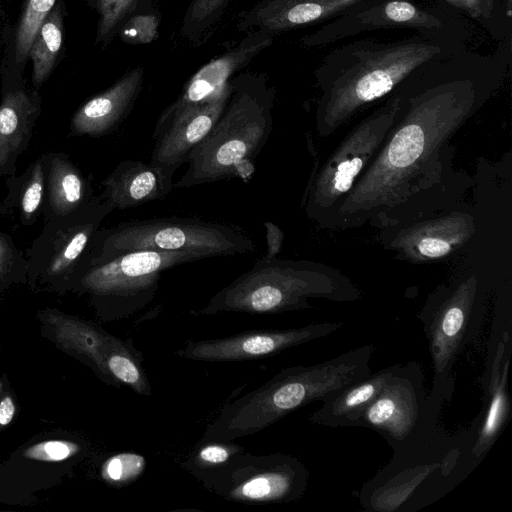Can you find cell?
<instances>
[{"instance_id": "obj_1", "label": "cell", "mask_w": 512, "mask_h": 512, "mask_svg": "<svg viewBox=\"0 0 512 512\" xmlns=\"http://www.w3.org/2000/svg\"><path fill=\"white\" fill-rule=\"evenodd\" d=\"M512 63V39L488 54L461 50L422 67L395 90L398 118L372 161L332 216L349 227L408 199L440 148L501 87Z\"/></svg>"}, {"instance_id": "obj_2", "label": "cell", "mask_w": 512, "mask_h": 512, "mask_svg": "<svg viewBox=\"0 0 512 512\" xmlns=\"http://www.w3.org/2000/svg\"><path fill=\"white\" fill-rule=\"evenodd\" d=\"M466 48L414 33L396 41L357 39L331 50L314 73L321 91L316 110L319 135L329 136L422 67Z\"/></svg>"}, {"instance_id": "obj_3", "label": "cell", "mask_w": 512, "mask_h": 512, "mask_svg": "<svg viewBox=\"0 0 512 512\" xmlns=\"http://www.w3.org/2000/svg\"><path fill=\"white\" fill-rule=\"evenodd\" d=\"M374 344H365L313 365L281 369L258 388L225 405L207 426L204 440L232 441L256 434L311 402L324 401L371 374Z\"/></svg>"}, {"instance_id": "obj_4", "label": "cell", "mask_w": 512, "mask_h": 512, "mask_svg": "<svg viewBox=\"0 0 512 512\" xmlns=\"http://www.w3.org/2000/svg\"><path fill=\"white\" fill-rule=\"evenodd\" d=\"M232 92L220 117L190 152L184 175L173 188L213 183L254 172V160L272 131L276 91L260 74H242L231 82Z\"/></svg>"}, {"instance_id": "obj_5", "label": "cell", "mask_w": 512, "mask_h": 512, "mask_svg": "<svg viewBox=\"0 0 512 512\" xmlns=\"http://www.w3.org/2000/svg\"><path fill=\"white\" fill-rule=\"evenodd\" d=\"M310 297L353 301L359 293L349 282L324 274L313 264L261 257L212 296L204 308L191 313L277 314L310 308Z\"/></svg>"}, {"instance_id": "obj_6", "label": "cell", "mask_w": 512, "mask_h": 512, "mask_svg": "<svg viewBox=\"0 0 512 512\" xmlns=\"http://www.w3.org/2000/svg\"><path fill=\"white\" fill-rule=\"evenodd\" d=\"M140 250L189 252L210 258L253 253L256 246L239 227L199 218L131 220L97 230L90 243L87 270L121 254Z\"/></svg>"}, {"instance_id": "obj_7", "label": "cell", "mask_w": 512, "mask_h": 512, "mask_svg": "<svg viewBox=\"0 0 512 512\" xmlns=\"http://www.w3.org/2000/svg\"><path fill=\"white\" fill-rule=\"evenodd\" d=\"M381 29H408L429 38L458 42L472 41L471 23L434 0H362L304 35L300 43L322 47L356 35Z\"/></svg>"}, {"instance_id": "obj_8", "label": "cell", "mask_w": 512, "mask_h": 512, "mask_svg": "<svg viewBox=\"0 0 512 512\" xmlns=\"http://www.w3.org/2000/svg\"><path fill=\"white\" fill-rule=\"evenodd\" d=\"M469 434L449 438L436 433L417 445L394 451L389 463L363 485V509L395 512L413 497L422 496L424 488L451 480L456 468L470 464Z\"/></svg>"}, {"instance_id": "obj_9", "label": "cell", "mask_w": 512, "mask_h": 512, "mask_svg": "<svg viewBox=\"0 0 512 512\" xmlns=\"http://www.w3.org/2000/svg\"><path fill=\"white\" fill-rule=\"evenodd\" d=\"M400 105V96L394 90L386 102L357 125L330 155L309 187L306 202L309 218L323 223L330 221L389 135Z\"/></svg>"}, {"instance_id": "obj_10", "label": "cell", "mask_w": 512, "mask_h": 512, "mask_svg": "<svg viewBox=\"0 0 512 512\" xmlns=\"http://www.w3.org/2000/svg\"><path fill=\"white\" fill-rule=\"evenodd\" d=\"M113 210L98 195L67 216L45 220L26 252L32 283L55 288L78 286L87 270L90 243Z\"/></svg>"}, {"instance_id": "obj_11", "label": "cell", "mask_w": 512, "mask_h": 512, "mask_svg": "<svg viewBox=\"0 0 512 512\" xmlns=\"http://www.w3.org/2000/svg\"><path fill=\"white\" fill-rule=\"evenodd\" d=\"M441 406L426 391L422 366L411 360L397 367L356 427L378 432L397 451L437 433Z\"/></svg>"}, {"instance_id": "obj_12", "label": "cell", "mask_w": 512, "mask_h": 512, "mask_svg": "<svg viewBox=\"0 0 512 512\" xmlns=\"http://www.w3.org/2000/svg\"><path fill=\"white\" fill-rule=\"evenodd\" d=\"M308 470L294 455L243 452L225 465L195 476L220 498L244 504L289 503L300 499Z\"/></svg>"}, {"instance_id": "obj_13", "label": "cell", "mask_w": 512, "mask_h": 512, "mask_svg": "<svg viewBox=\"0 0 512 512\" xmlns=\"http://www.w3.org/2000/svg\"><path fill=\"white\" fill-rule=\"evenodd\" d=\"M201 259L189 252H127L91 266L77 287L107 307L112 318L129 317L152 301L165 270Z\"/></svg>"}, {"instance_id": "obj_14", "label": "cell", "mask_w": 512, "mask_h": 512, "mask_svg": "<svg viewBox=\"0 0 512 512\" xmlns=\"http://www.w3.org/2000/svg\"><path fill=\"white\" fill-rule=\"evenodd\" d=\"M476 296V281L467 280L440 302L430 303L418 315L428 340L433 368V385L429 396L440 405L452 397V370L475 328Z\"/></svg>"}, {"instance_id": "obj_15", "label": "cell", "mask_w": 512, "mask_h": 512, "mask_svg": "<svg viewBox=\"0 0 512 512\" xmlns=\"http://www.w3.org/2000/svg\"><path fill=\"white\" fill-rule=\"evenodd\" d=\"M342 326L340 322H320L284 330H251L217 339L190 340L175 354L204 362L257 360L325 338Z\"/></svg>"}, {"instance_id": "obj_16", "label": "cell", "mask_w": 512, "mask_h": 512, "mask_svg": "<svg viewBox=\"0 0 512 512\" xmlns=\"http://www.w3.org/2000/svg\"><path fill=\"white\" fill-rule=\"evenodd\" d=\"M272 40L273 36L267 33L252 31L236 47L199 69L180 96L161 113L153 136L182 111L215 99L228 90L231 87V76L267 48Z\"/></svg>"}, {"instance_id": "obj_17", "label": "cell", "mask_w": 512, "mask_h": 512, "mask_svg": "<svg viewBox=\"0 0 512 512\" xmlns=\"http://www.w3.org/2000/svg\"><path fill=\"white\" fill-rule=\"evenodd\" d=\"M42 112L39 90L21 79L4 78L0 100V178L16 174Z\"/></svg>"}, {"instance_id": "obj_18", "label": "cell", "mask_w": 512, "mask_h": 512, "mask_svg": "<svg viewBox=\"0 0 512 512\" xmlns=\"http://www.w3.org/2000/svg\"><path fill=\"white\" fill-rule=\"evenodd\" d=\"M231 87L210 101L190 107L175 116L158 134L152 136L151 161L178 169L187 162L190 152L212 129L224 110Z\"/></svg>"}, {"instance_id": "obj_19", "label": "cell", "mask_w": 512, "mask_h": 512, "mask_svg": "<svg viewBox=\"0 0 512 512\" xmlns=\"http://www.w3.org/2000/svg\"><path fill=\"white\" fill-rule=\"evenodd\" d=\"M143 68L137 67L81 105L70 121L71 136L101 137L127 118L140 94Z\"/></svg>"}, {"instance_id": "obj_20", "label": "cell", "mask_w": 512, "mask_h": 512, "mask_svg": "<svg viewBox=\"0 0 512 512\" xmlns=\"http://www.w3.org/2000/svg\"><path fill=\"white\" fill-rule=\"evenodd\" d=\"M177 169L152 162L124 160L101 182L100 197L114 209H127L165 198Z\"/></svg>"}, {"instance_id": "obj_21", "label": "cell", "mask_w": 512, "mask_h": 512, "mask_svg": "<svg viewBox=\"0 0 512 512\" xmlns=\"http://www.w3.org/2000/svg\"><path fill=\"white\" fill-rule=\"evenodd\" d=\"M362 0H262L240 22L271 36L297 27L331 20Z\"/></svg>"}, {"instance_id": "obj_22", "label": "cell", "mask_w": 512, "mask_h": 512, "mask_svg": "<svg viewBox=\"0 0 512 512\" xmlns=\"http://www.w3.org/2000/svg\"><path fill=\"white\" fill-rule=\"evenodd\" d=\"M497 344L489 369L485 409L480 416L469 452L470 463L477 464L498 440L510 419L511 401L508 374L511 358L510 334Z\"/></svg>"}, {"instance_id": "obj_23", "label": "cell", "mask_w": 512, "mask_h": 512, "mask_svg": "<svg viewBox=\"0 0 512 512\" xmlns=\"http://www.w3.org/2000/svg\"><path fill=\"white\" fill-rule=\"evenodd\" d=\"M45 154L44 221L67 216L90 202L93 189L82 171L63 152Z\"/></svg>"}, {"instance_id": "obj_24", "label": "cell", "mask_w": 512, "mask_h": 512, "mask_svg": "<svg viewBox=\"0 0 512 512\" xmlns=\"http://www.w3.org/2000/svg\"><path fill=\"white\" fill-rule=\"evenodd\" d=\"M399 365V363H395L382 368L339 390L330 398L322 401L321 407L310 414L308 421L330 428L356 427L364 411L377 397Z\"/></svg>"}, {"instance_id": "obj_25", "label": "cell", "mask_w": 512, "mask_h": 512, "mask_svg": "<svg viewBox=\"0 0 512 512\" xmlns=\"http://www.w3.org/2000/svg\"><path fill=\"white\" fill-rule=\"evenodd\" d=\"M44 320L51 326L59 344L83 356L106 382L116 385L106 368V359L115 336L99 326L63 315L57 310L46 311Z\"/></svg>"}, {"instance_id": "obj_26", "label": "cell", "mask_w": 512, "mask_h": 512, "mask_svg": "<svg viewBox=\"0 0 512 512\" xmlns=\"http://www.w3.org/2000/svg\"><path fill=\"white\" fill-rule=\"evenodd\" d=\"M4 179L7 194L0 202V216L17 215L23 226L34 225L44 208L45 154L31 162L20 175Z\"/></svg>"}, {"instance_id": "obj_27", "label": "cell", "mask_w": 512, "mask_h": 512, "mask_svg": "<svg viewBox=\"0 0 512 512\" xmlns=\"http://www.w3.org/2000/svg\"><path fill=\"white\" fill-rule=\"evenodd\" d=\"M65 1L58 0L43 21L29 49L33 88L40 90L55 69L64 44Z\"/></svg>"}, {"instance_id": "obj_28", "label": "cell", "mask_w": 512, "mask_h": 512, "mask_svg": "<svg viewBox=\"0 0 512 512\" xmlns=\"http://www.w3.org/2000/svg\"><path fill=\"white\" fill-rule=\"evenodd\" d=\"M445 9L479 25L493 40L512 39V11L504 0H434Z\"/></svg>"}, {"instance_id": "obj_29", "label": "cell", "mask_w": 512, "mask_h": 512, "mask_svg": "<svg viewBox=\"0 0 512 512\" xmlns=\"http://www.w3.org/2000/svg\"><path fill=\"white\" fill-rule=\"evenodd\" d=\"M143 356L131 339L114 337L106 368L116 385H125L139 395H151V385L143 368Z\"/></svg>"}, {"instance_id": "obj_30", "label": "cell", "mask_w": 512, "mask_h": 512, "mask_svg": "<svg viewBox=\"0 0 512 512\" xmlns=\"http://www.w3.org/2000/svg\"><path fill=\"white\" fill-rule=\"evenodd\" d=\"M56 4V0H26L14 31L10 56L16 67L25 66L29 49L43 21Z\"/></svg>"}, {"instance_id": "obj_31", "label": "cell", "mask_w": 512, "mask_h": 512, "mask_svg": "<svg viewBox=\"0 0 512 512\" xmlns=\"http://www.w3.org/2000/svg\"><path fill=\"white\" fill-rule=\"evenodd\" d=\"M243 452L245 448L232 441L202 439L181 466L195 477L225 465Z\"/></svg>"}, {"instance_id": "obj_32", "label": "cell", "mask_w": 512, "mask_h": 512, "mask_svg": "<svg viewBox=\"0 0 512 512\" xmlns=\"http://www.w3.org/2000/svg\"><path fill=\"white\" fill-rule=\"evenodd\" d=\"M138 0H97L96 10L100 16L96 44H108L122 26L123 21L134 11Z\"/></svg>"}, {"instance_id": "obj_33", "label": "cell", "mask_w": 512, "mask_h": 512, "mask_svg": "<svg viewBox=\"0 0 512 512\" xmlns=\"http://www.w3.org/2000/svg\"><path fill=\"white\" fill-rule=\"evenodd\" d=\"M146 467V459L137 453L124 452L109 457L101 467V477L115 486L137 480Z\"/></svg>"}, {"instance_id": "obj_34", "label": "cell", "mask_w": 512, "mask_h": 512, "mask_svg": "<svg viewBox=\"0 0 512 512\" xmlns=\"http://www.w3.org/2000/svg\"><path fill=\"white\" fill-rule=\"evenodd\" d=\"M228 0H193L184 20L182 32L190 40H196L212 27Z\"/></svg>"}, {"instance_id": "obj_35", "label": "cell", "mask_w": 512, "mask_h": 512, "mask_svg": "<svg viewBox=\"0 0 512 512\" xmlns=\"http://www.w3.org/2000/svg\"><path fill=\"white\" fill-rule=\"evenodd\" d=\"M28 277L26 254L16 245L12 237L0 230V288L11 282Z\"/></svg>"}, {"instance_id": "obj_36", "label": "cell", "mask_w": 512, "mask_h": 512, "mask_svg": "<svg viewBox=\"0 0 512 512\" xmlns=\"http://www.w3.org/2000/svg\"><path fill=\"white\" fill-rule=\"evenodd\" d=\"M80 449L81 447L75 442L47 440L28 447L23 457L37 461L58 462L76 455Z\"/></svg>"}, {"instance_id": "obj_37", "label": "cell", "mask_w": 512, "mask_h": 512, "mask_svg": "<svg viewBox=\"0 0 512 512\" xmlns=\"http://www.w3.org/2000/svg\"><path fill=\"white\" fill-rule=\"evenodd\" d=\"M158 18L153 14L131 17L119 32L123 41L130 44L152 42L158 34Z\"/></svg>"}, {"instance_id": "obj_38", "label": "cell", "mask_w": 512, "mask_h": 512, "mask_svg": "<svg viewBox=\"0 0 512 512\" xmlns=\"http://www.w3.org/2000/svg\"><path fill=\"white\" fill-rule=\"evenodd\" d=\"M418 252L427 258H440L451 251V244L440 237H424L417 244Z\"/></svg>"}, {"instance_id": "obj_39", "label": "cell", "mask_w": 512, "mask_h": 512, "mask_svg": "<svg viewBox=\"0 0 512 512\" xmlns=\"http://www.w3.org/2000/svg\"><path fill=\"white\" fill-rule=\"evenodd\" d=\"M263 225L266 230L267 251L262 257L274 258L281 250L284 234L277 225L270 221H265Z\"/></svg>"}, {"instance_id": "obj_40", "label": "cell", "mask_w": 512, "mask_h": 512, "mask_svg": "<svg viewBox=\"0 0 512 512\" xmlns=\"http://www.w3.org/2000/svg\"><path fill=\"white\" fill-rule=\"evenodd\" d=\"M15 404L10 396H5L0 402V426L11 423L15 415Z\"/></svg>"}, {"instance_id": "obj_41", "label": "cell", "mask_w": 512, "mask_h": 512, "mask_svg": "<svg viewBox=\"0 0 512 512\" xmlns=\"http://www.w3.org/2000/svg\"><path fill=\"white\" fill-rule=\"evenodd\" d=\"M507 8L512 11V0H504Z\"/></svg>"}, {"instance_id": "obj_42", "label": "cell", "mask_w": 512, "mask_h": 512, "mask_svg": "<svg viewBox=\"0 0 512 512\" xmlns=\"http://www.w3.org/2000/svg\"><path fill=\"white\" fill-rule=\"evenodd\" d=\"M2 386H3V384H2V382L0 381V392H1Z\"/></svg>"}]
</instances>
